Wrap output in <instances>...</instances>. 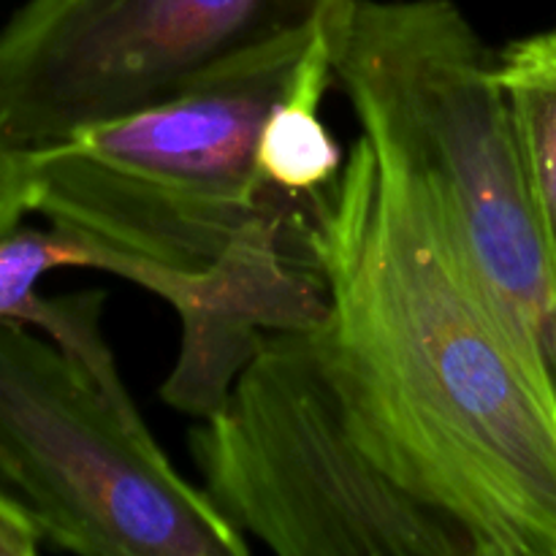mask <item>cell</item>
<instances>
[{
	"label": "cell",
	"instance_id": "cell-1",
	"mask_svg": "<svg viewBox=\"0 0 556 556\" xmlns=\"http://www.w3.org/2000/svg\"><path fill=\"white\" fill-rule=\"evenodd\" d=\"M309 329L358 448L476 556H556V383L432 190L364 136L299 201Z\"/></svg>",
	"mask_w": 556,
	"mask_h": 556
},
{
	"label": "cell",
	"instance_id": "cell-2",
	"mask_svg": "<svg viewBox=\"0 0 556 556\" xmlns=\"http://www.w3.org/2000/svg\"><path fill=\"white\" fill-rule=\"evenodd\" d=\"M324 36L364 139L432 190L556 383V258L521 168L497 54L454 0H342Z\"/></svg>",
	"mask_w": 556,
	"mask_h": 556
},
{
	"label": "cell",
	"instance_id": "cell-3",
	"mask_svg": "<svg viewBox=\"0 0 556 556\" xmlns=\"http://www.w3.org/2000/svg\"><path fill=\"white\" fill-rule=\"evenodd\" d=\"M315 36L264 49L172 101L30 147V212L112 250V275L144 291L163 269H210L286 199L264 182L255 152Z\"/></svg>",
	"mask_w": 556,
	"mask_h": 556
},
{
	"label": "cell",
	"instance_id": "cell-4",
	"mask_svg": "<svg viewBox=\"0 0 556 556\" xmlns=\"http://www.w3.org/2000/svg\"><path fill=\"white\" fill-rule=\"evenodd\" d=\"M188 443L217 514L280 556H476L358 448L309 331L266 337Z\"/></svg>",
	"mask_w": 556,
	"mask_h": 556
},
{
	"label": "cell",
	"instance_id": "cell-5",
	"mask_svg": "<svg viewBox=\"0 0 556 556\" xmlns=\"http://www.w3.org/2000/svg\"><path fill=\"white\" fill-rule=\"evenodd\" d=\"M0 486L65 552L250 554L248 538L174 470L125 386L103 383L16 320H0Z\"/></svg>",
	"mask_w": 556,
	"mask_h": 556
},
{
	"label": "cell",
	"instance_id": "cell-6",
	"mask_svg": "<svg viewBox=\"0 0 556 556\" xmlns=\"http://www.w3.org/2000/svg\"><path fill=\"white\" fill-rule=\"evenodd\" d=\"M342 0H25L0 27V134L43 147L315 36Z\"/></svg>",
	"mask_w": 556,
	"mask_h": 556
},
{
	"label": "cell",
	"instance_id": "cell-7",
	"mask_svg": "<svg viewBox=\"0 0 556 556\" xmlns=\"http://www.w3.org/2000/svg\"><path fill=\"white\" fill-rule=\"evenodd\" d=\"M103 264H106V250L101 244L52 223L49 231L14 228L3 233L0 237V320L38 326L54 345L79 358L103 383H123L98 326L103 307L101 293L41 299L36 291V282L47 271L68 269V266L103 271Z\"/></svg>",
	"mask_w": 556,
	"mask_h": 556
},
{
	"label": "cell",
	"instance_id": "cell-8",
	"mask_svg": "<svg viewBox=\"0 0 556 556\" xmlns=\"http://www.w3.org/2000/svg\"><path fill=\"white\" fill-rule=\"evenodd\" d=\"M326 25V22H324ZM334 85L324 27L304 52L286 96L269 109L258 136V172L269 188L291 199L320 193L340 177L345 152L320 117L326 90Z\"/></svg>",
	"mask_w": 556,
	"mask_h": 556
},
{
	"label": "cell",
	"instance_id": "cell-9",
	"mask_svg": "<svg viewBox=\"0 0 556 556\" xmlns=\"http://www.w3.org/2000/svg\"><path fill=\"white\" fill-rule=\"evenodd\" d=\"M521 168L556 258V27L516 38L497 54Z\"/></svg>",
	"mask_w": 556,
	"mask_h": 556
},
{
	"label": "cell",
	"instance_id": "cell-10",
	"mask_svg": "<svg viewBox=\"0 0 556 556\" xmlns=\"http://www.w3.org/2000/svg\"><path fill=\"white\" fill-rule=\"evenodd\" d=\"M30 212V147L0 134V237L20 228Z\"/></svg>",
	"mask_w": 556,
	"mask_h": 556
},
{
	"label": "cell",
	"instance_id": "cell-11",
	"mask_svg": "<svg viewBox=\"0 0 556 556\" xmlns=\"http://www.w3.org/2000/svg\"><path fill=\"white\" fill-rule=\"evenodd\" d=\"M41 541V527L30 510L0 486V556H33Z\"/></svg>",
	"mask_w": 556,
	"mask_h": 556
}]
</instances>
